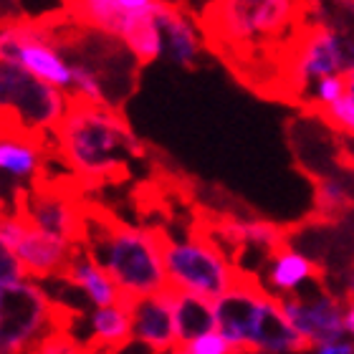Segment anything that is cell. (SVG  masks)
<instances>
[{
  "label": "cell",
  "instance_id": "f1b7e54d",
  "mask_svg": "<svg viewBox=\"0 0 354 354\" xmlns=\"http://www.w3.org/2000/svg\"><path fill=\"white\" fill-rule=\"evenodd\" d=\"M314 354H354V339L349 334L344 337H337V339H329V342H322L317 347H311Z\"/></svg>",
  "mask_w": 354,
  "mask_h": 354
},
{
  "label": "cell",
  "instance_id": "d6a6232c",
  "mask_svg": "<svg viewBox=\"0 0 354 354\" xmlns=\"http://www.w3.org/2000/svg\"><path fill=\"white\" fill-rule=\"evenodd\" d=\"M344 296H354V263L344 273Z\"/></svg>",
  "mask_w": 354,
  "mask_h": 354
},
{
  "label": "cell",
  "instance_id": "3957f363",
  "mask_svg": "<svg viewBox=\"0 0 354 354\" xmlns=\"http://www.w3.org/2000/svg\"><path fill=\"white\" fill-rule=\"evenodd\" d=\"M82 243L117 281L124 299H142L170 286L165 268V233L137 228L86 207Z\"/></svg>",
  "mask_w": 354,
  "mask_h": 354
},
{
  "label": "cell",
  "instance_id": "83f0119b",
  "mask_svg": "<svg viewBox=\"0 0 354 354\" xmlns=\"http://www.w3.org/2000/svg\"><path fill=\"white\" fill-rule=\"evenodd\" d=\"M23 279H28L23 261L15 256V251L0 245V286H10V283H18Z\"/></svg>",
  "mask_w": 354,
  "mask_h": 354
},
{
  "label": "cell",
  "instance_id": "277c9868",
  "mask_svg": "<svg viewBox=\"0 0 354 354\" xmlns=\"http://www.w3.org/2000/svg\"><path fill=\"white\" fill-rule=\"evenodd\" d=\"M354 66V28L334 21H306L288 48L281 88L301 104L311 84Z\"/></svg>",
  "mask_w": 354,
  "mask_h": 354
},
{
  "label": "cell",
  "instance_id": "d6986e66",
  "mask_svg": "<svg viewBox=\"0 0 354 354\" xmlns=\"http://www.w3.org/2000/svg\"><path fill=\"white\" fill-rule=\"evenodd\" d=\"M88 337L84 347L119 352L132 344V301L119 299L109 306H94L86 317Z\"/></svg>",
  "mask_w": 354,
  "mask_h": 354
},
{
  "label": "cell",
  "instance_id": "8fae6325",
  "mask_svg": "<svg viewBox=\"0 0 354 354\" xmlns=\"http://www.w3.org/2000/svg\"><path fill=\"white\" fill-rule=\"evenodd\" d=\"M15 210L23 213L33 225L82 243L86 207H82L68 192L53 187H23L15 198Z\"/></svg>",
  "mask_w": 354,
  "mask_h": 354
},
{
  "label": "cell",
  "instance_id": "ac0fdd59",
  "mask_svg": "<svg viewBox=\"0 0 354 354\" xmlns=\"http://www.w3.org/2000/svg\"><path fill=\"white\" fill-rule=\"evenodd\" d=\"M46 145L33 134H23L15 129H3L0 137V172L10 177L15 185H30L44 170Z\"/></svg>",
  "mask_w": 354,
  "mask_h": 354
},
{
  "label": "cell",
  "instance_id": "1f68e13d",
  "mask_svg": "<svg viewBox=\"0 0 354 354\" xmlns=\"http://www.w3.org/2000/svg\"><path fill=\"white\" fill-rule=\"evenodd\" d=\"M344 329L354 339V296H344Z\"/></svg>",
  "mask_w": 354,
  "mask_h": 354
},
{
  "label": "cell",
  "instance_id": "d4e9b609",
  "mask_svg": "<svg viewBox=\"0 0 354 354\" xmlns=\"http://www.w3.org/2000/svg\"><path fill=\"white\" fill-rule=\"evenodd\" d=\"M344 94H347V74H329V76H322L319 82L311 84V88L306 91L301 104L319 114L324 106L334 104Z\"/></svg>",
  "mask_w": 354,
  "mask_h": 354
},
{
  "label": "cell",
  "instance_id": "ffe728a7",
  "mask_svg": "<svg viewBox=\"0 0 354 354\" xmlns=\"http://www.w3.org/2000/svg\"><path fill=\"white\" fill-rule=\"evenodd\" d=\"M119 38L127 44V48L132 51L134 59L140 61V66H147V64L165 56V36L155 13L129 18L124 23V28H122V33H119Z\"/></svg>",
  "mask_w": 354,
  "mask_h": 354
},
{
  "label": "cell",
  "instance_id": "8992f818",
  "mask_svg": "<svg viewBox=\"0 0 354 354\" xmlns=\"http://www.w3.org/2000/svg\"><path fill=\"white\" fill-rule=\"evenodd\" d=\"M165 268L170 288L210 301L236 286L243 276L241 268L225 256L223 245L207 233H190L185 238L165 233Z\"/></svg>",
  "mask_w": 354,
  "mask_h": 354
},
{
  "label": "cell",
  "instance_id": "4316f807",
  "mask_svg": "<svg viewBox=\"0 0 354 354\" xmlns=\"http://www.w3.org/2000/svg\"><path fill=\"white\" fill-rule=\"evenodd\" d=\"M177 352L180 354H230L233 352V344L223 337L221 329H210V332L200 334L195 339L180 344Z\"/></svg>",
  "mask_w": 354,
  "mask_h": 354
},
{
  "label": "cell",
  "instance_id": "e575fe53",
  "mask_svg": "<svg viewBox=\"0 0 354 354\" xmlns=\"http://www.w3.org/2000/svg\"><path fill=\"white\" fill-rule=\"evenodd\" d=\"M349 26L354 28V6H352V13H349Z\"/></svg>",
  "mask_w": 354,
  "mask_h": 354
},
{
  "label": "cell",
  "instance_id": "7402d4cb",
  "mask_svg": "<svg viewBox=\"0 0 354 354\" xmlns=\"http://www.w3.org/2000/svg\"><path fill=\"white\" fill-rule=\"evenodd\" d=\"M71 23H79L84 28H94L119 36L127 23V15L119 6V0H71L66 6Z\"/></svg>",
  "mask_w": 354,
  "mask_h": 354
},
{
  "label": "cell",
  "instance_id": "e0dca14e",
  "mask_svg": "<svg viewBox=\"0 0 354 354\" xmlns=\"http://www.w3.org/2000/svg\"><path fill=\"white\" fill-rule=\"evenodd\" d=\"M61 279L71 283L91 309L94 306H109V304H117L119 299H124L117 281L111 279V273L99 263V259L84 243L76 245L74 256L68 261L66 271L61 273Z\"/></svg>",
  "mask_w": 354,
  "mask_h": 354
},
{
  "label": "cell",
  "instance_id": "30bf717a",
  "mask_svg": "<svg viewBox=\"0 0 354 354\" xmlns=\"http://www.w3.org/2000/svg\"><path fill=\"white\" fill-rule=\"evenodd\" d=\"M281 309L294 324V329L304 337V342L317 347L322 342L344 337V296L332 294L322 283H314V288H304L301 294H291L279 299Z\"/></svg>",
  "mask_w": 354,
  "mask_h": 354
},
{
  "label": "cell",
  "instance_id": "d590c367",
  "mask_svg": "<svg viewBox=\"0 0 354 354\" xmlns=\"http://www.w3.org/2000/svg\"><path fill=\"white\" fill-rule=\"evenodd\" d=\"M349 140H354V137H349Z\"/></svg>",
  "mask_w": 354,
  "mask_h": 354
},
{
  "label": "cell",
  "instance_id": "484cf974",
  "mask_svg": "<svg viewBox=\"0 0 354 354\" xmlns=\"http://www.w3.org/2000/svg\"><path fill=\"white\" fill-rule=\"evenodd\" d=\"M319 117L324 119V124L332 127L334 132L344 134V137H354V99L349 96V91L334 104L324 106L319 111Z\"/></svg>",
  "mask_w": 354,
  "mask_h": 354
},
{
  "label": "cell",
  "instance_id": "f546056e",
  "mask_svg": "<svg viewBox=\"0 0 354 354\" xmlns=\"http://www.w3.org/2000/svg\"><path fill=\"white\" fill-rule=\"evenodd\" d=\"M306 21H332V0H301Z\"/></svg>",
  "mask_w": 354,
  "mask_h": 354
},
{
  "label": "cell",
  "instance_id": "ba28073f",
  "mask_svg": "<svg viewBox=\"0 0 354 354\" xmlns=\"http://www.w3.org/2000/svg\"><path fill=\"white\" fill-rule=\"evenodd\" d=\"M0 59L21 64L26 71L64 91L71 88V59L48 23L30 18L6 21L0 28Z\"/></svg>",
  "mask_w": 354,
  "mask_h": 354
},
{
  "label": "cell",
  "instance_id": "7a4b0ae2",
  "mask_svg": "<svg viewBox=\"0 0 354 354\" xmlns=\"http://www.w3.org/2000/svg\"><path fill=\"white\" fill-rule=\"evenodd\" d=\"M53 152L84 183H111L127 175L129 160L145 157V145L119 109L71 102L51 137Z\"/></svg>",
  "mask_w": 354,
  "mask_h": 354
},
{
  "label": "cell",
  "instance_id": "603a6c76",
  "mask_svg": "<svg viewBox=\"0 0 354 354\" xmlns=\"http://www.w3.org/2000/svg\"><path fill=\"white\" fill-rule=\"evenodd\" d=\"M314 210L324 221H339L354 210V183L344 175L319 177L314 187Z\"/></svg>",
  "mask_w": 354,
  "mask_h": 354
},
{
  "label": "cell",
  "instance_id": "cb8c5ba5",
  "mask_svg": "<svg viewBox=\"0 0 354 354\" xmlns=\"http://www.w3.org/2000/svg\"><path fill=\"white\" fill-rule=\"evenodd\" d=\"M68 94L76 102L99 104V106H111L114 109L111 96L106 91V86H104L102 76L96 74L94 68L82 59H71V88H68Z\"/></svg>",
  "mask_w": 354,
  "mask_h": 354
},
{
  "label": "cell",
  "instance_id": "2e32d148",
  "mask_svg": "<svg viewBox=\"0 0 354 354\" xmlns=\"http://www.w3.org/2000/svg\"><path fill=\"white\" fill-rule=\"evenodd\" d=\"M205 233L221 245H230L236 253L256 251L263 259L286 243V228L261 218H223Z\"/></svg>",
  "mask_w": 354,
  "mask_h": 354
},
{
  "label": "cell",
  "instance_id": "4dcf8cb0",
  "mask_svg": "<svg viewBox=\"0 0 354 354\" xmlns=\"http://www.w3.org/2000/svg\"><path fill=\"white\" fill-rule=\"evenodd\" d=\"M160 0H119V6L124 10L127 21L129 18H140V15H149L155 13V8Z\"/></svg>",
  "mask_w": 354,
  "mask_h": 354
},
{
  "label": "cell",
  "instance_id": "9c48e42d",
  "mask_svg": "<svg viewBox=\"0 0 354 354\" xmlns=\"http://www.w3.org/2000/svg\"><path fill=\"white\" fill-rule=\"evenodd\" d=\"M0 245L15 251L30 279L51 281L66 271L79 243L38 228L13 207L10 213H3L0 218Z\"/></svg>",
  "mask_w": 354,
  "mask_h": 354
},
{
  "label": "cell",
  "instance_id": "9a60e30c",
  "mask_svg": "<svg viewBox=\"0 0 354 354\" xmlns=\"http://www.w3.org/2000/svg\"><path fill=\"white\" fill-rule=\"evenodd\" d=\"M256 279L271 296L283 299L291 294H301L304 288L319 283V266L309 256L296 251L294 245L283 243L266 256Z\"/></svg>",
  "mask_w": 354,
  "mask_h": 354
},
{
  "label": "cell",
  "instance_id": "44dd1931",
  "mask_svg": "<svg viewBox=\"0 0 354 354\" xmlns=\"http://www.w3.org/2000/svg\"><path fill=\"white\" fill-rule=\"evenodd\" d=\"M175 329L180 344L195 339L210 329H218L213 301L203 299V296L187 294V291H175Z\"/></svg>",
  "mask_w": 354,
  "mask_h": 354
},
{
  "label": "cell",
  "instance_id": "6da1fadb",
  "mask_svg": "<svg viewBox=\"0 0 354 354\" xmlns=\"http://www.w3.org/2000/svg\"><path fill=\"white\" fill-rule=\"evenodd\" d=\"M205 41L230 66L279 71V86L288 48L306 23L301 0H210L200 13Z\"/></svg>",
  "mask_w": 354,
  "mask_h": 354
},
{
  "label": "cell",
  "instance_id": "7c38bea8",
  "mask_svg": "<svg viewBox=\"0 0 354 354\" xmlns=\"http://www.w3.org/2000/svg\"><path fill=\"white\" fill-rule=\"evenodd\" d=\"M266 294L268 291L261 286L256 276L243 273L236 286L213 301L215 326L233 344V352H251V339Z\"/></svg>",
  "mask_w": 354,
  "mask_h": 354
},
{
  "label": "cell",
  "instance_id": "4fadbf2b",
  "mask_svg": "<svg viewBox=\"0 0 354 354\" xmlns=\"http://www.w3.org/2000/svg\"><path fill=\"white\" fill-rule=\"evenodd\" d=\"M132 344L149 352H177L175 329V288L132 299Z\"/></svg>",
  "mask_w": 354,
  "mask_h": 354
},
{
  "label": "cell",
  "instance_id": "5b68a950",
  "mask_svg": "<svg viewBox=\"0 0 354 354\" xmlns=\"http://www.w3.org/2000/svg\"><path fill=\"white\" fill-rule=\"evenodd\" d=\"M71 94L33 76L15 61L0 59V109L3 129L33 134L51 142L56 127L66 117Z\"/></svg>",
  "mask_w": 354,
  "mask_h": 354
},
{
  "label": "cell",
  "instance_id": "836d02e7",
  "mask_svg": "<svg viewBox=\"0 0 354 354\" xmlns=\"http://www.w3.org/2000/svg\"><path fill=\"white\" fill-rule=\"evenodd\" d=\"M347 91H349V96L354 99V66L347 71Z\"/></svg>",
  "mask_w": 354,
  "mask_h": 354
},
{
  "label": "cell",
  "instance_id": "5bb4252c",
  "mask_svg": "<svg viewBox=\"0 0 354 354\" xmlns=\"http://www.w3.org/2000/svg\"><path fill=\"white\" fill-rule=\"evenodd\" d=\"M155 15L165 36V59H170L180 68H192L205 44L203 23L195 21L180 0H160Z\"/></svg>",
  "mask_w": 354,
  "mask_h": 354
},
{
  "label": "cell",
  "instance_id": "52a82bcc",
  "mask_svg": "<svg viewBox=\"0 0 354 354\" xmlns=\"http://www.w3.org/2000/svg\"><path fill=\"white\" fill-rule=\"evenodd\" d=\"M59 304L44 288V281L23 279L0 286V354L38 352L53 332L64 329Z\"/></svg>",
  "mask_w": 354,
  "mask_h": 354
}]
</instances>
